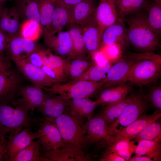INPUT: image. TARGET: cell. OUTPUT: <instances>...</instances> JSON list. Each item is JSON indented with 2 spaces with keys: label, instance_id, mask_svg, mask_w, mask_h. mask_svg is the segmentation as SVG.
Segmentation results:
<instances>
[{
  "label": "cell",
  "instance_id": "obj_1",
  "mask_svg": "<svg viewBox=\"0 0 161 161\" xmlns=\"http://www.w3.org/2000/svg\"><path fill=\"white\" fill-rule=\"evenodd\" d=\"M82 120L65 112L55 119L65 146L58 150L68 154L80 161L91 160L85 152L87 145L85 132Z\"/></svg>",
  "mask_w": 161,
  "mask_h": 161
},
{
  "label": "cell",
  "instance_id": "obj_2",
  "mask_svg": "<svg viewBox=\"0 0 161 161\" xmlns=\"http://www.w3.org/2000/svg\"><path fill=\"white\" fill-rule=\"evenodd\" d=\"M123 19L129 26L127 41L136 50L141 52H153L160 47V36L149 25L146 8L126 16Z\"/></svg>",
  "mask_w": 161,
  "mask_h": 161
},
{
  "label": "cell",
  "instance_id": "obj_3",
  "mask_svg": "<svg viewBox=\"0 0 161 161\" xmlns=\"http://www.w3.org/2000/svg\"><path fill=\"white\" fill-rule=\"evenodd\" d=\"M30 111L17 95L0 100V137L10 133L11 137L24 128H30L35 121Z\"/></svg>",
  "mask_w": 161,
  "mask_h": 161
},
{
  "label": "cell",
  "instance_id": "obj_4",
  "mask_svg": "<svg viewBox=\"0 0 161 161\" xmlns=\"http://www.w3.org/2000/svg\"><path fill=\"white\" fill-rule=\"evenodd\" d=\"M132 61L127 81L138 86L157 80L161 76V56L153 52L129 53Z\"/></svg>",
  "mask_w": 161,
  "mask_h": 161
},
{
  "label": "cell",
  "instance_id": "obj_5",
  "mask_svg": "<svg viewBox=\"0 0 161 161\" xmlns=\"http://www.w3.org/2000/svg\"><path fill=\"white\" fill-rule=\"evenodd\" d=\"M104 83L103 80L98 82L74 80L67 83H55L44 89L49 94L67 100L92 97L101 91Z\"/></svg>",
  "mask_w": 161,
  "mask_h": 161
},
{
  "label": "cell",
  "instance_id": "obj_6",
  "mask_svg": "<svg viewBox=\"0 0 161 161\" xmlns=\"http://www.w3.org/2000/svg\"><path fill=\"white\" fill-rule=\"evenodd\" d=\"M131 95V102L125 108L120 116L109 126L108 135H113L119 125L120 128L117 131L136 120L146 111L148 102L145 95L138 92L132 93Z\"/></svg>",
  "mask_w": 161,
  "mask_h": 161
},
{
  "label": "cell",
  "instance_id": "obj_7",
  "mask_svg": "<svg viewBox=\"0 0 161 161\" xmlns=\"http://www.w3.org/2000/svg\"><path fill=\"white\" fill-rule=\"evenodd\" d=\"M55 118L46 117L39 122L38 138L44 152L56 150L65 146Z\"/></svg>",
  "mask_w": 161,
  "mask_h": 161
},
{
  "label": "cell",
  "instance_id": "obj_8",
  "mask_svg": "<svg viewBox=\"0 0 161 161\" xmlns=\"http://www.w3.org/2000/svg\"><path fill=\"white\" fill-rule=\"evenodd\" d=\"M161 117V113L158 109L151 114L145 113L127 126L117 131L115 135H108L106 137L112 140L128 139L131 140L148 124L158 120Z\"/></svg>",
  "mask_w": 161,
  "mask_h": 161
},
{
  "label": "cell",
  "instance_id": "obj_9",
  "mask_svg": "<svg viewBox=\"0 0 161 161\" xmlns=\"http://www.w3.org/2000/svg\"><path fill=\"white\" fill-rule=\"evenodd\" d=\"M18 69L33 85L41 89L52 86L55 82L49 77L41 68L29 62L26 58L13 61Z\"/></svg>",
  "mask_w": 161,
  "mask_h": 161
},
{
  "label": "cell",
  "instance_id": "obj_10",
  "mask_svg": "<svg viewBox=\"0 0 161 161\" xmlns=\"http://www.w3.org/2000/svg\"><path fill=\"white\" fill-rule=\"evenodd\" d=\"M132 63V60L126 55L112 65L103 80L104 83L101 91L127 81Z\"/></svg>",
  "mask_w": 161,
  "mask_h": 161
},
{
  "label": "cell",
  "instance_id": "obj_11",
  "mask_svg": "<svg viewBox=\"0 0 161 161\" xmlns=\"http://www.w3.org/2000/svg\"><path fill=\"white\" fill-rule=\"evenodd\" d=\"M38 136L37 131L33 132L30 131V128H26L20 132L9 137L5 150L4 159L10 161L34 139L38 138Z\"/></svg>",
  "mask_w": 161,
  "mask_h": 161
},
{
  "label": "cell",
  "instance_id": "obj_12",
  "mask_svg": "<svg viewBox=\"0 0 161 161\" xmlns=\"http://www.w3.org/2000/svg\"><path fill=\"white\" fill-rule=\"evenodd\" d=\"M87 145L104 139L109 133V125L100 114L87 120L84 124Z\"/></svg>",
  "mask_w": 161,
  "mask_h": 161
},
{
  "label": "cell",
  "instance_id": "obj_13",
  "mask_svg": "<svg viewBox=\"0 0 161 161\" xmlns=\"http://www.w3.org/2000/svg\"><path fill=\"white\" fill-rule=\"evenodd\" d=\"M7 39V55L13 61L26 58L30 53L39 48L35 41L21 36Z\"/></svg>",
  "mask_w": 161,
  "mask_h": 161
},
{
  "label": "cell",
  "instance_id": "obj_14",
  "mask_svg": "<svg viewBox=\"0 0 161 161\" xmlns=\"http://www.w3.org/2000/svg\"><path fill=\"white\" fill-rule=\"evenodd\" d=\"M93 17L103 33L119 18L114 0H100Z\"/></svg>",
  "mask_w": 161,
  "mask_h": 161
},
{
  "label": "cell",
  "instance_id": "obj_15",
  "mask_svg": "<svg viewBox=\"0 0 161 161\" xmlns=\"http://www.w3.org/2000/svg\"><path fill=\"white\" fill-rule=\"evenodd\" d=\"M20 75L11 68L0 72V100L17 95L22 86Z\"/></svg>",
  "mask_w": 161,
  "mask_h": 161
},
{
  "label": "cell",
  "instance_id": "obj_16",
  "mask_svg": "<svg viewBox=\"0 0 161 161\" xmlns=\"http://www.w3.org/2000/svg\"><path fill=\"white\" fill-rule=\"evenodd\" d=\"M45 44L55 52V55L64 58L70 55L72 49L73 42L67 30H62L53 35H45Z\"/></svg>",
  "mask_w": 161,
  "mask_h": 161
},
{
  "label": "cell",
  "instance_id": "obj_17",
  "mask_svg": "<svg viewBox=\"0 0 161 161\" xmlns=\"http://www.w3.org/2000/svg\"><path fill=\"white\" fill-rule=\"evenodd\" d=\"M82 26L86 52L92 58L100 47L103 32L93 17Z\"/></svg>",
  "mask_w": 161,
  "mask_h": 161
},
{
  "label": "cell",
  "instance_id": "obj_18",
  "mask_svg": "<svg viewBox=\"0 0 161 161\" xmlns=\"http://www.w3.org/2000/svg\"><path fill=\"white\" fill-rule=\"evenodd\" d=\"M68 104V113L72 116L82 120H87L93 117L95 110L98 104L95 101L89 98L72 99L66 100Z\"/></svg>",
  "mask_w": 161,
  "mask_h": 161
},
{
  "label": "cell",
  "instance_id": "obj_19",
  "mask_svg": "<svg viewBox=\"0 0 161 161\" xmlns=\"http://www.w3.org/2000/svg\"><path fill=\"white\" fill-rule=\"evenodd\" d=\"M67 102L59 96L45 94L43 101L38 108V111L46 117L56 118L66 112Z\"/></svg>",
  "mask_w": 161,
  "mask_h": 161
},
{
  "label": "cell",
  "instance_id": "obj_20",
  "mask_svg": "<svg viewBox=\"0 0 161 161\" xmlns=\"http://www.w3.org/2000/svg\"><path fill=\"white\" fill-rule=\"evenodd\" d=\"M125 41H127V28L123 19L120 18L104 31L102 36V43L106 46L115 44L120 46Z\"/></svg>",
  "mask_w": 161,
  "mask_h": 161
},
{
  "label": "cell",
  "instance_id": "obj_21",
  "mask_svg": "<svg viewBox=\"0 0 161 161\" xmlns=\"http://www.w3.org/2000/svg\"><path fill=\"white\" fill-rule=\"evenodd\" d=\"M20 17L14 7L9 10L4 8L0 18V31L7 39L18 36L20 30Z\"/></svg>",
  "mask_w": 161,
  "mask_h": 161
},
{
  "label": "cell",
  "instance_id": "obj_22",
  "mask_svg": "<svg viewBox=\"0 0 161 161\" xmlns=\"http://www.w3.org/2000/svg\"><path fill=\"white\" fill-rule=\"evenodd\" d=\"M66 29L73 42L72 52L66 59H74L86 55L82 26L72 21Z\"/></svg>",
  "mask_w": 161,
  "mask_h": 161
},
{
  "label": "cell",
  "instance_id": "obj_23",
  "mask_svg": "<svg viewBox=\"0 0 161 161\" xmlns=\"http://www.w3.org/2000/svg\"><path fill=\"white\" fill-rule=\"evenodd\" d=\"M132 83L126 82L101 91L95 100L98 105L120 101L126 97L132 89Z\"/></svg>",
  "mask_w": 161,
  "mask_h": 161
},
{
  "label": "cell",
  "instance_id": "obj_24",
  "mask_svg": "<svg viewBox=\"0 0 161 161\" xmlns=\"http://www.w3.org/2000/svg\"><path fill=\"white\" fill-rule=\"evenodd\" d=\"M70 12L64 7L55 1L51 24L45 35H50L66 28L72 22Z\"/></svg>",
  "mask_w": 161,
  "mask_h": 161
},
{
  "label": "cell",
  "instance_id": "obj_25",
  "mask_svg": "<svg viewBox=\"0 0 161 161\" xmlns=\"http://www.w3.org/2000/svg\"><path fill=\"white\" fill-rule=\"evenodd\" d=\"M91 58L86 55L74 59L66 58L64 70L66 77H69L72 80L82 75L95 64Z\"/></svg>",
  "mask_w": 161,
  "mask_h": 161
},
{
  "label": "cell",
  "instance_id": "obj_26",
  "mask_svg": "<svg viewBox=\"0 0 161 161\" xmlns=\"http://www.w3.org/2000/svg\"><path fill=\"white\" fill-rule=\"evenodd\" d=\"M97 5L95 0H83L71 13L72 21L82 25L93 18Z\"/></svg>",
  "mask_w": 161,
  "mask_h": 161
},
{
  "label": "cell",
  "instance_id": "obj_27",
  "mask_svg": "<svg viewBox=\"0 0 161 161\" xmlns=\"http://www.w3.org/2000/svg\"><path fill=\"white\" fill-rule=\"evenodd\" d=\"M19 92L21 100L32 112L40 106L45 95L42 89L34 86H22Z\"/></svg>",
  "mask_w": 161,
  "mask_h": 161
},
{
  "label": "cell",
  "instance_id": "obj_28",
  "mask_svg": "<svg viewBox=\"0 0 161 161\" xmlns=\"http://www.w3.org/2000/svg\"><path fill=\"white\" fill-rule=\"evenodd\" d=\"M14 7L20 18L40 24L39 9L36 0H16Z\"/></svg>",
  "mask_w": 161,
  "mask_h": 161
},
{
  "label": "cell",
  "instance_id": "obj_29",
  "mask_svg": "<svg viewBox=\"0 0 161 161\" xmlns=\"http://www.w3.org/2000/svg\"><path fill=\"white\" fill-rule=\"evenodd\" d=\"M137 142L134 151L136 155L145 156L153 161H161V141L141 140Z\"/></svg>",
  "mask_w": 161,
  "mask_h": 161
},
{
  "label": "cell",
  "instance_id": "obj_30",
  "mask_svg": "<svg viewBox=\"0 0 161 161\" xmlns=\"http://www.w3.org/2000/svg\"><path fill=\"white\" fill-rule=\"evenodd\" d=\"M112 65L111 62L108 60L101 63L95 64L82 75L72 81L85 80L96 82L101 81L106 78Z\"/></svg>",
  "mask_w": 161,
  "mask_h": 161
},
{
  "label": "cell",
  "instance_id": "obj_31",
  "mask_svg": "<svg viewBox=\"0 0 161 161\" xmlns=\"http://www.w3.org/2000/svg\"><path fill=\"white\" fill-rule=\"evenodd\" d=\"M131 94L116 102L107 103L100 113L109 125L117 119L131 101Z\"/></svg>",
  "mask_w": 161,
  "mask_h": 161
},
{
  "label": "cell",
  "instance_id": "obj_32",
  "mask_svg": "<svg viewBox=\"0 0 161 161\" xmlns=\"http://www.w3.org/2000/svg\"><path fill=\"white\" fill-rule=\"evenodd\" d=\"M119 18L123 19L128 15L146 9L148 0H114Z\"/></svg>",
  "mask_w": 161,
  "mask_h": 161
},
{
  "label": "cell",
  "instance_id": "obj_33",
  "mask_svg": "<svg viewBox=\"0 0 161 161\" xmlns=\"http://www.w3.org/2000/svg\"><path fill=\"white\" fill-rule=\"evenodd\" d=\"M41 145L38 140H33L10 161H48L41 155Z\"/></svg>",
  "mask_w": 161,
  "mask_h": 161
},
{
  "label": "cell",
  "instance_id": "obj_34",
  "mask_svg": "<svg viewBox=\"0 0 161 161\" xmlns=\"http://www.w3.org/2000/svg\"><path fill=\"white\" fill-rule=\"evenodd\" d=\"M40 13V24L43 27L45 34L51 24L55 7V0H36Z\"/></svg>",
  "mask_w": 161,
  "mask_h": 161
},
{
  "label": "cell",
  "instance_id": "obj_35",
  "mask_svg": "<svg viewBox=\"0 0 161 161\" xmlns=\"http://www.w3.org/2000/svg\"><path fill=\"white\" fill-rule=\"evenodd\" d=\"M147 20L152 29L158 35L161 34V4L149 2L146 8Z\"/></svg>",
  "mask_w": 161,
  "mask_h": 161
},
{
  "label": "cell",
  "instance_id": "obj_36",
  "mask_svg": "<svg viewBox=\"0 0 161 161\" xmlns=\"http://www.w3.org/2000/svg\"><path fill=\"white\" fill-rule=\"evenodd\" d=\"M153 122L148 124L134 138L136 141L148 140L161 141V124L160 121Z\"/></svg>",
  "mask_w": 161,
  "mask_h": 161
},
{
  "label": "cell",
  "instance_id": "obj_37",
  "mask_svg": "<svg viewBox=\"0 0 161 161\" xmlns=\"http://www.w3.org/2000/svg\"><path fill=\"white\" fill-rule=\"evenodd\" d=\"M104 140L106 143V147L103 156L125 150H135L136 146L133 141L128 139L112 140L106 137Z\"/></svg>",
  "mask_w": 161,
  "mask_h": 161
},
{
  "label": "cell",
  "instance_id": "obj_38",
  "mask_svg": "<svg viewBox=\"0 0 161 161\" xmlns=\"http://www.w3.org/2000/svg\"><path fill=\"white\" fill-rule=\"evenodd\" d=\"M41 32L40 23L28 20L26 21L20 28L21 36L33 41L38 38Z\"/></svg>",
  "mask_w": 161,
  "mask_h": 161
},
{
  "label": "cell",
  "instance_id": "obj_39",
  "mask_svg": "<svg viewBox=\"0 0 161 161\" xmlns=\"http://www.w3.org/2000/svg\"><path fill=\"white\" fill-rule=\"evenodd\" d=\"M145 97L148 102H149L157 109H161V86L155 85L151 87L148 90Z\"/></svg>",
  "mask_w": 161,
  "mask_h": 161
},
{
  "label": "cell",
  "instance_id": "obj_40",
  "mask_svg": "<svg viewBox=\"0 0 161 161\" xmlns=\"http://www.w3.org/2000/svg\"><path fill=\"white\" fill-rule=\"evenodd\" d=\"M46 61L43 66L52 68L64 73V69L66 58L54 55L48 51H46Z\"/></svg>",
  "mask_w": 161,
  "mask_h": 161
},
{
  "label": "cell",
  "instance_id": "obj_41",
  "mask_svg": "<svg viewBox=\"0 0 161 161\" xmlns=\"http://www.w3.org/2000/svg\"><path fill=\"white\" fill-rule=\"evenodd\" d=\"M41 68L55 83H60L66 80V77L63 72L45 66H43Z\"/></svg>",
  "mask_w": 161,
  "mask_h": 161
},
{
  "label": "cell",
  "instance_id": "obj_42",
  "mask_svg": "<svg viewBox=\"0 0 161 161\" xmlns=\"http://www.w3.org/2000/svg\"><path fill=\"white\" fill-rule=\"evenodd\" d=\"M43 50L38 48L30 53L26 58L32 65L41 68L43 66Z\"/></svg>",
  "mask_w": 161,
  "mask_h": 161
},
{
  "label": "cell",
  "instance_id": "obj_43",
  "mask_svg": "<svg viewBox=\"0 0 161 161\" xmlns=\"http://www.w3.org/2000/svg\"><path fill=\"white\" fill-rule=\"evenodd\" d=\"M107 52L109 56L112 58L117 59L119 58L120 53V46L117 44L107 46Z\"/></svg>",
  "mask_w": 161,
  "mask_h": 161
},
{
  "label": "cell",
  "instance_id": "obj_44",
  "mask_svg": "<svg viewBox=\"0 0 161 161\" xmlns=\"http://www.w3.org/2000/svg\"><path fill=\"white\" fill-rule=\"evenodd\" d=\"M83 0H55V1L68 10L71 13L74 7Z\"/></svg>",
  "mask_w": 161,
  "mask_h": 161
},
{
  "label": "cell",
  "instance_id": "obj_45",
  "mask_svg": "<svg viewBox=\"0 0 161 161\" xmlns=\"http://www.w3.org/2000/svg\"><path fill=\"white\" fill-rule=\"evenodd\" d=\"M11 59L4 53L0 54V72L5 71L11 68Z\"/></svg>",
  "mask_w": 161,
  "mask_h": 161
},
{
  "label": "cell",
  "instance_id": "obj_46",
  "mask_svg": "<svg viewBox=\"0 0 161 161\" xmlns=\"http://www.w3.org/2000/svg\"><path fill=\"white\" fill-rule=\"evenodd\" d=\"M102 161H125V160L116 152H111L103 156Z\"/></svg>",
  "mask_w": 161,
  "mask_h": 161
},
{
  "label": "cell",
  "instance_id": "obj_47",
  "mask_svg": "<svg viewBox=\"0 0 161 161\" xmlns=\"http://www.w3.org/2000/svg\"><path fill=\"white\" fill-rule=\"evenodd\" d=\"M7 46V40L5 35L0 31V54L6 52Z\"/></svg>",
  "mask_w": 161,
  "mask_h": 161
},
{
  "label": "cell",
  "instance_id": "obj_48",
  "mask_svg": "<svg viewBox=\"0 0 161 161\" xmlns=\"http://www.w3.org/2000/svg\"><path fill=\"white\" fill-rule=\"evenodd\" d=\"M7 142L6 136L1 137L0 139V161L4 159V156Z\"/></svg>",
  "mask_w": 161,
  "mask_h": 161
},
{
  "label": "cell",
  "instance_id": "obj_49",
  "mask_svg": "<svg viewBox=\"0 0 161 161\" xmlns=\"http://www.w3.org/2000/svg\"><path fill=\"white\" fill-rule=\"evenodd\" d=\"M130 161H153L150 158L144 156L135 155L131 157Z\"/></svg>",
  "mask_w": 161,
  "mask_h": 161
},
{
  "label": "cell",
  "instance_id": "obj_50",
  "mask_svg": "<svg viewBox=\"0 0 161 161\" xmlns=\"http://www.w3.org/2000/svg\"><path fill=\"white\" fill-rule=\"evenodd\" d=\"M3 9L4 8L3 7V5L0 4V18L1 17L2 14Z\"/></svg>",
  "mask_w": 161,
  "mask_h": 161
},
{
  "label": "cell",
  "instance_id": "obj_51",
  "mask_svg": "<svg viewBox=\"0 0 161 161\" xmlns=\"http://www.w3.org/2000/svg\"><path fill=\"white\" fill-rule=\"evenodd\" d=\"M9 0H0V4L3 5L7 1Z\"/></svg>",
  "mask_w": 161,
  "mask_h": 161
},
{
  "label": "cell",
  "instance_id": "obj_52",
  "mask_svg": "<svg viewBox=\"0 0 161 161\" xmlns=\"http://www.w3.org/2000/svg\"><path fill=\"white\" fill-rule=\"evenodd\" d=\"M153 1L158 4H161V0H153Z\"/></svg>",
  "mask_w": 161,
  "mask_h": 161
},
{
  "label": "cell",
  "instance_id": "obj_53",
  "mask_svg": "<svg viewBox=\"0 0 161 161\" xmlns=\"http://www.w3.org/2000/svg\"><path fill=\"white\" fill-rule=\"evenodd\" d=\"M1 137H0V139Z\"/></svg>",
  "mask_w": 161,
  "mask_h": 161
}]
</instances>
